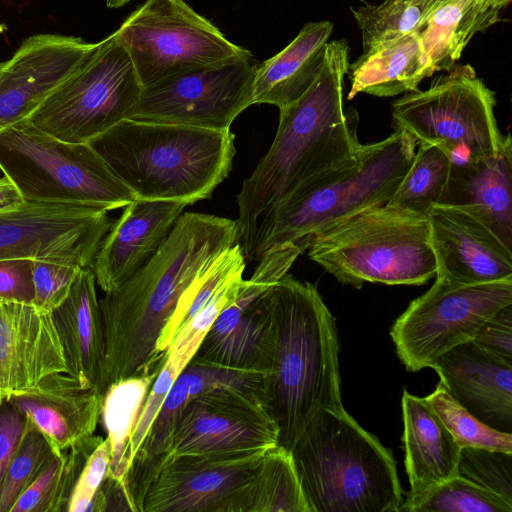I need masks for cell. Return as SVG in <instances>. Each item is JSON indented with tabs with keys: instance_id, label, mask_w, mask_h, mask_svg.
I'll use <instances>...</instances> for the list:
<instances>
[{
	"instance_id": "obj_17",
	"label": "cell",
	"mask_w": 512,
	"mask_h": 512,
	"mask_svg": "<svg viewBox=\"0 0 512 512\" xmlns=\"http://www.w3.org/2000/svg\"><path fill=\"white\" fill-rule=\"evenodd\" d=\"M266 451L236 456L169 453L148 485L140 512H240L242 496Z\"/></svg>"
},
{
	"instance_id": "obj_28",
	"label": "cell",
	"mask_w": 512,
	"mask_h": 512,
	"mask_svg": "<svg viewBox=\"0 0 512 512\" xmlns=\"http://www.w3.org/2000/svg\"><path fill=\"white\" fill-rule=\"evenodd\" d=\"M350 90L347 99L359 93L391 97L418 89L434 74L424 53L419 31L362 53L349 64Z\"/></svg>"
},
{
	"instance_id": "obj_8",
	"label": "cell",
	"mask_w": 512,
	"mask_h": 512,
	"mask_svg": "<svg viewBox=\"0 0 512 512\" xmlns=\"http://www.w3.org/2000/svg\"><path fill=\"white\" fill-rule=\"evenodd\" d=\"M417 141L395 130L379 142L361 146L355 164L301 193L275 213L262 255L270 248L297 245L307 250L328 225L367 207L386 204L410 167Z\"/></svg>"
},
{
	"instance_id": "obj_19",
	"label": "cell",
	"mask_w": 512,
	"mask_h": 512,
	"mask_svg": "<svg viewBox=\"0 0 512 512\" xmlns=\"http://www.w3.org/2000/svg\"><path fill=\"white\" fill-rule=\"evenodd\" d=\"M435 277L456 284L512 277V249L466 211L435 204L426 213Z\"/></svg>"
},
{
	"instance_id": "obj_50",
	"label": "cell",
	"mask_w": 512,
	"mask_h": 512,
	"mask_svg": "<svg viewBox=\"0 0 512 512\" xmlns=\"http://www.w3.org/2000/svg\"><path fill=\"white\" fill-rule=\"evenodd\" d=\"M3 65H4V62H0V70L3 67Z\"/></svg>"
},
{
	"instance_id": "obj_35",
	"label": "cell",
	"mask_w": 512,
	"mask_h": 512,
	"mask_svg": "<svg viewBox=\"0 0 512 512\" xmlns=\"http://www.w3.org/2000/svg\"><path fill=\"white\" fill-rule=\"evenodd\" d=\"M361 33L363 53L420 31L425 22L423 0H384L351 8Z\"/></svg>"
},
{
	"instance_id": "obj_6",
	"label": "cell",
	"mask_w": 512,
	"mask_h": 512,
	"mask_svg": "<svg viewBox=\"0 0 512 512\" xmlns=\"http://www.w3.org/2000/svg\"><path fill=\"white\" fill-rule=\"evenodd\" d=\"M309 258L343 285H422L436 275L426 215L388 204L362 209L316 233Z\"/></svg>"
},
{
	"instance_id": "obj_10",
	"label": "cell",
	"mask_w": 512,
	"mask_h": 512,
	"mask_svg": "<svg viewBox=\"0 0 512 512\" xmlns=\"http://www.w3.org/2000/svg\"><path fill=\"white\" fill-rule=\"evenodd\" d=\"M142 89L127 49L113 33L28 119L60 140L88 143L130 119Z\"/></svg>"
},
{
	"instance_id": "obj_1",
	"label": "cell",
	"mask_w": 512,
	"mask_h": 512,
	"mask_svg": "<svg viewBox=\"0 0 512 512\" xmlns=\"http://www.w3.org/2000/svg\"><path fill=\"white\" fill-rule=\"evenodd\" d=\"M349 64L347 41H329L314 82L279 109L274 140L236 197L238 244L246 262L261 258L282 205L356 163L362 146L357 114L344 109Z\"/></svg>"
},
{
	"instance_id": "obj_3",
	"label": "cell",
	"mask_w": 512,
	"mask_h": 512,
	"mask_svg": "<svg viewBox=\"0 0 512 512\" xmlns=\"http://www.w3.org/2000/svg\"><path fill=\"white\" fill-rule=\"evenodd\" d=\"M274 321L262 404L290 451L321 409L343 406L335 318L317 288L289 275L268 291Z\"/></svg>"
},
{
	"instance_id": "obj_31",
	"label": "cell",
	"mask_w": 512,
	"mask_h": 512,
	"mask_svg": "<svg viewBox=\"0 0 512 512\" xmlns=\"http://www.w3.org/2000/svg\"><path fill=\"white\" fill-rule=\"evenodd\" d=\"M102 440L93 434L64 450H54L10 512H66L80 473Z\"/></svg>"
},
{
	"instance_id": "obj_25",
	"label": "cell",
	"mask_w": 512,
	"mask_h": 512,
	"mask_svg": "<svg viewBox=\"0 0 512 512\" xmlns=\"http://www.w3.org/2000/svg\"><path fill=\"white\" fill-rule=\"evenodd\" d=\"M96 285L92 269L82 268L51 316L67 361V374L83 388L99 392L105 336Z\"/></svg>"
},
{
	"instance_id": "obj_12",
	"label": "cell",
	"mask_w": 512,
	"mask_h": 512,
	"mask_svg": "<svg viewBox=\"0 0 512 512\" xmlns=\"http://www.w3.org/2000/svg\"><path fill=\"white\" fill-rule=\"evenodd\" d=\"M142 86L251 53L230 42L183 0H147L114 32Z\"/></svg>"
},
{
	"instance_id": "obj_16",
	"label": "cell",
	"mask_w": 512,
	"mask_h": 512,
	"mask_svg": "<svg viewBox=\"0 0 512 512\" xmlns=\"http://www.w3.org/2000/svg\"><path fill=\"white\" fill-rule=\"evenodd\" d=\"M278 429L261 400L241 391L218 388L191 398L182 408L169 453L236 456L277 445Z\"/></svg>"
},
{
	"instance_id": "obj_29",
	"label": "cell",
	"mask_w": 512,
	"mask_h": 512,
	"mask_svg": "<svg viewBox=\"0 0 512 512\" xmlns=\"http://www.w3.org/2000/svg\"><path fill=\"white\" fill-rule=\"evenodd\" d=\"M502 10L488 0H448L436 9L419 31L434 73L456 65L475 34L496 24Z\"/></svg>"
},
{
	"instance_id": "obj_26",
	"label": "cell",
	"mask_w": 512,
	"mask_h": 512,
	"mask_svg": "<svg viewBox=\"0 0 512 512\" xmlns=\"http://www.w3.org/2000/svg\"><path fill=\"white\" fill-rule=\"evenodd\" d=\"M408 495L421 494L457 475L461 447L425 398L402 396Z\"/></svg>"
},
{
	"instance_id": "obj_34",
	"label": "cell",
	"mask_w": 512,
	"mask_h": 512,
	"mask_svg": "<svg viewBox=\"0 0 512 512\" xmlns=\"http://www.w3.org/2000/svg\"><path fill=\"white\" fill-rule=\"evenodd\" d=\"M246 260L236 243L222 253L190 286L164 329L157 351L166 359L168 350L176 335L208 304L212 297L231 279L243 274Z\"/></svg>"
},
{
	"instance_id": "obj_15",
	"label": "cell",
	"mask_w": 512,
	"mask_h": 512,
	"mask_svg": "<svg viewBox=\"0 0 512 512\" xmlns=\"http://www.w3.org/2000/svg\"><path fill=\"white\" fill-rule=\"evenodd\" d=\"M111 224L104 210L25 201L0 212V260H43L91 268Z\"/></svg>"
},
{
	"instance_id": "obj_37",
	"label": "cell",
	"mask_w": 512,
	"mask_h": 512,
	"mask_svg": "<svg viewBox=\"0 0 512 512\" xmlns=\"http://www.w3.org/2000/svg\"><path fill=\"white\" fill-rule=\"evenodd\" d=\"M425 399L461 448L512 452V433L496 430L478 420L448 393L440 381Z\"/></svg>"
},
{
	"instance_id": "obj_39",
	"label": "cell",
	"mask_w": 512,
	"mask_h": 512,
	"mask_svg": "<svg viewBox=\"0 0 512 512\" xmlns=\"http://www.w3.org/2000/svg\"><path fill=\"white\" fill-rule=\"evenodd\" d=\"M457 475L512 504V452L464 447L460 451Z\"/></svg>"
},
{
	"instance_id": "obj_21",
	"label": "cell",
	"mask_w": 512,
	"mask_h": 512,
	"mask_svg": "<svg viewBox=\"0 0 512 512\" xmlns=\"http://www.w3.org/2000/svg\"><path fill=\"white\" fill-rule=\"evenodd\" d=\"M187 205L135 199L111 224L91 267L105 293L119 288L157 252Z\"/></svg>"
},
{
	"instance_id": "obj_2",
	"label": "cell",
	"mask_w": 512,
	"mask_h": 512,
	"mask_svg": "<svg viewBox=\"0 0 512 512\" xmlns=\"http://www.w3.org/2000/svg\"><path fill=\"white\" fill-rule=\"evenodd\" d=\"M238 243L236 221L183 212L153 257L99 300L105 356L99 393L115 381L158 373L157 343L194 281Z\"/></svg>"
},
{
	"instance_id": "obj_48",
	"label": "cell",
	"mask_w": 512,
	"mask_h": 512,
	"mask_svg": "<svg viewBox=\"0 0 512 512\" xmlns=\"http://www.w3.org/2000/svg\"><path fill=\"white\" fill-rule=\"evenodd\" d=\"M425 5V21L426 19L441 5L446 3L448 0H423Z\"/></svg>"
},
{
	"instance_id": "obj_46",
	"label": "cell",
	"mask_w": 512,
	"mask_h": 512,
	"mask_svg": "<svg viewBox=\"0 0 512 512\" xmlns=\"http://www.w3.org/2000/svg\"><path fill=\"white\" fill-rule=\"evenodd\" d=\"M137 512L125 481L106 476L90 504L88 512Z\"/></svg>"
},
{
	"instance_id": "obj_44",
	"label": "cell",
	"mask_w": 512,
	"mask_h": 512,
	"mask_svg": "<svg viewBox=\"0 0 512 512\" xmlns=\"http://www.w3.org/2000/svg\"><path fill=\"white\" fill-rule=\"evenodd\" d=\"M473 341L490 354L512 364V304L489 318Z\"/></svg>"
},
{
	"instance_id": "obj_24",
	"label": "cell",
	"mask_w": 512,
	"mask_h": 512,
	"mask_svg": "<svg viewBox=\"0 0 512 512\" xmlns=\"http://www.w3.org/2000/svg\"><path fill=\"white\" fill-rule=\"evenodd\" d=\"M57 450L91 436L101 415L103 395L83 388L66 373H53L9 398Z\"/></svg>"
},
{
	"instance_id": "obj_18",
	"label": "cell",
	"mask_w": 512,
	"mask_h": 512,
	"mask_svg": "<svg viewBox=\"0 0 512 512\" xmlns=\"http://www.w3.org/2000/svg\"><path fill=\"white\" fill-rule=\"evenodd\" d=\"M99 46L56 34L25 39L0 70V131L28 119Z\"/></svg>"
},
{
	"instance_id": "obj_7",
	"label": "cell",
	"mask_w": 512,
	"mask_h": 512,
	"mask_svg": "<svg viewBox=\"0 0 512 512\" xmlns=\"http://www.w3.org/2000/svg\"><path fill=\"white\" fill-rule=\"evenodd\" d=\"M0 170L27 202L108 212L137 199L90 143L60 140L29 119L0 131Z\"/></svg>"
},
{
	"instance_id": "obj_36",
	"label": "cell",
	"mask_w": 512,
	"mask_h": 512,
	"mask_svg": "<svg viewBox=\"0 0 512 512\" xmlns=\"http://www.w3.org/2000/svg\"><path fill=\"white\" fill-rule=\"evenodd\" d=\"M399 512H512V504L455 475L421 494L407 495Z\"/></svg>"
},
{
	"instance_id": "obj_41",
	"label": "cell",
	"mask_w": 512,
	"mask_h": 512,
	"mask_svg": "<svg viewBox=\"0 0 512 512\" xmlns=\"http://www.w3.org/2000/svg\"><path fill=\"white\" fill-rule=\"evenodd\" d=\"M81 269L58 262L33 261L35 296L32 305L43 312L51 313L67 297Z\"/></svg>"
},
{
	"instance_id": "obj_20",
	"label": "cell",
	"mask_w": 512,
	"mask_h": 512,
	"mask_svg": "<svg viewBox=\"0 0 512 512\" xmlns=\"http://www.w3.org/2000/svg\"><path fill=\"white\" fill-rule=\"evenodd\" d=\"M53 373H68L51 313L0 299V400Z\"/></svg>"
},
{
	"instance_id": "obj_33",
	"label": "cell",
	"mask_w": 512,
	"mask_h": 512,
	"mask_svg": "<svg viewBox=\"0 0 512 512\" xmlns=\"http://www.w3.org/2000/svg\"><path fill=\"white\" fill-rule=\"evenodd\" d=\"M452 167V158L435 145L419 144L413 161L388 205L426 215L438 204Z\"/></svg>"
},
{
	"instance_id": "obj_38",
	"label": "cell",
	"mask_w": 512,
	"mask_h": 512,
	"mask_svg": "<svg viewBox=\"0 0 512 512\" xmlns=\"http://www.w3.org/2000/svg\"><path fill=\"white\" fill-rule=\"evenodd\" d=\"M54 448L46 435L28 418L20 446L0 484V512H10L20 495L38 476Z\"/></svg>"
},
{
	"instance_id": "obj_23",
	"label": "cell",
	"mask_w": 512,
	"mask_h": 512,
	"mask_svg": "<svg viewBox=\"0 0 512 512\" xmlns=\"http://www.w3.org/2000/svg\"><path fill=\"white\" fill-rule=\"evenodd\" d=\"M438 204L466 211L512 249L511 135H505L501 150L494 156L452 162Z\"/></svg>"
},
{
	"instance_id": "obj_5",
	"label": "cell",
	"mask_w": 512,
	"mask_h": 512,
	"mask_svg": "<svg viewBox=\"0 0 512 512\" xmlns=\"http://www.w3.org/2000/svg\"><path fill=\"white\" fill-rule=\"evenodd\" d=\"M291 455L310 512H399L392 453L343 406L319 410Z\"/></svg>"
},
{
	"instance_id": "obj_49",
	"label": "cell",
	"mask_w": 512,
	"mask_h": 512,
	"mask_svg": "<svg viewBox=\"0 0 512 512\" xmlns=\"http://www.w3.org/2000/svg\"><path fill=\"white\" fill-rule=\"evenodd\" d=\"M130 1L131 0H106V5L109 8H119Z\"/></svg>"
},
{
	"instance_id": "obj_14",
	"label": "cell",
	"mask_w": 512,
	"mask_h": 512,
	"mask_svg": "<svg viewBox=\"0 0 512 512\" xmlns=\"http://www.w3.org/2000/svg\"><path fill=\"white\" fill-rule=\"evenodd\" d=\"M302 254L296 246L268 249L252 276L224 306L205 334L195 357L241 370L267 372L271 362L274 321L269 288L285 276Z\"/></svg>"
},
{
	"instance_id": "obj_27",
	"label": "cell",
	"mask_w": 512,
	"mask_h": 512,
	"mask_svg": "<svg viewBox=\"0 0 512 512\" xmlns=\"http://www.w3.org/2000/svg\"><path fill=\"white\" fill-rule=\"evenodd\" d=\"M333 29L330 21L308 22L283 50L257 66L252 104L281 109L300 98L321 69Z\"/></svg>"
},
{
	"instance_id": "obj_13",
	"label": "cell",
	"mask_w": 512,
	"mask_h": 512,
	"mask_svg": "<svg viewBox=\"0 0 512 512\" xmlns=\"http://www.w3.org/2000/svg\"><path fill=\"white\" fill-rule=\"evenodd\" d=\"M256 68L249 53L161 79L143 87L131 119L230 130L253 105Z\"/></svg>"
},
{
	"instance_id": "obj_42",
	"label": "cell",
	"mask_w": 512,
	"mask_h": 512,
	"mask_svg": "<svg viewBox=\"0 0 512 512\" xmlns=\"http://www.w3.org/2000/svg\"><path fill=\"white\" fill-rule=\"evenodd\" d=\"M111 446L108 438L92 451L75 484L66 512H88L102 482L108 475Z\"/></svg>"
},
{
	"instance_id": "obj_9",
	"label": "cell",
	"mask_w": 512,
	"mask_h": 512,
	"mask_svg": "<svg viewBox=\"0 0 512 512\" xmlns=\"http://www.w3.org/2000/svg\"><path fill=\"white\" fill-rule=\"evenodd\" d=\"M426 90H415L392 103V124L435 145L452 162L486 158L501 150L505 136L494 114L495 92L470 64L454 65Z\"/></svg>"
},
{
	"instance_id": "obj_11",
	"label": "cell",
	"mask_w": 512,
	"mask_h": 512,
	"mask_svg": "<svg viewBox=\"0 0 512 512\" xmlns=\"http://www.w3.org/2000/svg\"><path fill=\"white\" fill-rule=\"evenodd\" d=\"M512 304V277L478 284L437 278L393 324L390 335L408 371L431 364L453 347L475 338L481 326Z\"/></svg>"
},
{
	"instance_id": "obj_30",
	"label": "cell",
	"mask_w": 512,
	"mask_h": 512,
	"mask_svg": "<svg viewBox=\"0 0 512 512\" xmlns=\"http://www.w3.org/2000/svg\"><path fill=\"white\" fill-rule=\"evenodd\" d=\"M158 373L113 382L103 395L101 415L111 446L108 475L125 481L132 462L131 439Z\"/></svg>"
},
{
	"instance_id": "obj_22",
	"label": "cell",
	"mask_w": 512,
	"mask_h": 512,
	"mask_svg": "<svg viewBox=\"0 0 512 512\" xmlns=\"http://www.w3.org/2000/svg\"><path fill=\"white\" fill-rule=\"evenodd\" d=\"M430 367L474 417L496 430L512 432V364L471 340L448 350Z\"/></svg>"
},
{
	"instance_id": "obj_40",
	"label": "cell",
	"mask_w": 512,
	"mask_h": 512,
	"mask_svg": "<svg viewBox=\"0 0 512 512\" xmlns=\"http://www.w3.org/2000/svg\"><path fill=\"white\" fill-rule=\"evenodd\" d=\"M193 358L190 354L173 348L168 350L165 362L159 370L141 410L131 439L132 459L158 414L169 390L177 377Z\"/></svg>"
},
{
	"instance_id": "obj_47",
	"label": "cell",
	"mask_w": 512,
	"mask_h": 512,
	"mask_svg": "<svg viewBox=\"0 0 512 512\" xmlns=\"http://www.w3.org/2000/svg\"><path fill=\"white\" fill-rule=\"evenodd\" d=\"M24 202L15 184L6 176L0 178V212L16 208Z\"/></svg>"
},
{
	"instance_id": "obj_43",
	"label": "cell",
	"mask_w": 512,
	"mask_h": 512,
	"mask_svg": "<svg viewBox=\"0 0 512 512\" xmlns=\"http://www.w3.org/2000/svg\"><path fill=\"white\" fill-rule=\"evenodd\" d=\"M34 296L33 260H0V299L32 304Z\"/></svg>"
},
{
	"instance_id": "obj_32",
	"label": "cell",
	"mask_w": 512,
	"mask_h": 512,
	"mask_svg": "<svg viewBox=\"0 0 512 512\" xmlns=\"http://www.w3.org/2000/svg\"><path fill=\"white\" fill-rule=\"evenodd\" d=\"M240 512H310L290 451L276 445L264 453Z\"/></svg>"
},
{
	"instance_id": "obj_45",
	"label": "cell",
	"mask_w": 512,
	"mask_h": 512,
	"mask_svg": "<svg viewBox=\"0 0 512 512\" xmlns=\"http://www.w3.org/2000/svg\"><path fill=\"white\" fill-rule=\"evenodd\" d=\"M28 417L10 399L0 400V484L24 436Z\"/></svg>"
},
{
	"instance_id": "obj_4",
	"label": "cell",
	"mask_w": 512,
	"mask_h": 512,
	"mask_svg": "<svg viewBox=\"0 0 512 512\" xmlns=\"http://www.w3.org/2000/svg\"><path fill=\"white\" fill-rule=\"evenodd\" d=\"M234 134L126 119L90 145L138 199L188 205L207 199L232 168Z\"/></svg>"
}]
</instances>
